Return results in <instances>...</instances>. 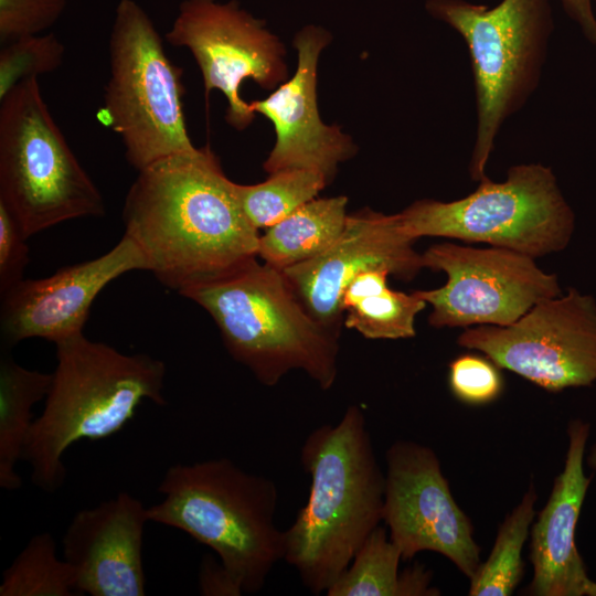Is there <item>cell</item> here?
Masks as SVG:
<instances>
[{
  "label": "cell",
  "mask_w": 596,
  "mask_h": 596,
  "mask_svg": "<svg viewBox=\"0 0 596 596\" xmlns=\"http://www.w3.org/2000/svg\"><path fill=\"white\" fill-rule=\"evenodd\" d=\"M123 221L147 272L179 294L257 257L258 230L209 147L138 171Z\"/></svg>",
  "instance_id": "6da1fadb"
},
{
  "label": "cell",
  "mask_w": 596,
  "mask_h": 596,
  "mask_svg": "<svg viewBox=\"0 0 596 596\" xmlns=\"http://www.w3.org/2000/svg\"><path fill=\"white\" fill-rule=\"evenodd\" d=\"M300 460L310 477L309 497L284 530V561L310 593L320 595L383 521L385 473L356 405L348 406L338 423L313 429Z\"/></svg>",
  "instance_id": "7a4b0ae2"
},
{
  "label": "cell",
  "mask_w": 596,
  "mask_h": 596,
  "mask_svg": "<svg viewBox=\"0 0 596 596\" xmlns=\"http://www.w3.org/2000/svg\"><path fill=\"white\" fill-rule=\"evenodd\" d=\"M55 345L52 383L22 458L31 466L33 483L50 493L65 480L63 456L73 444L118 433L146 401L166 404L163 361L123 353L83 332Z\"/></svg>",
  "instance_id": "3957f363"
},
{
  "label": "cell",
  "mask_w": 596,
  "mask_h": 596,
  "mask_svg": "<svg viewBox=\"0 0 596 596\" xmlns=\"http://www.w3.org/2000/svg\"><path fill=\"white\" fill-rule=\"evenodd\" d=\"M256 258L180 295L212 317L227 352L262 384L300 370L331 389L340 337L309 315L280 270Z\"/></svg>",
  "instance_id": "277c9868"
},
{
  "label": "cell",
  "mask_w": 596,
  "mask_h": 596,
  "mask_svg": "<svg viewBox=\"0 0 596 596\" xmlns=\"http://www.w3.org/2000/svg\"><path fill=\"white\" fill-rule=\"evenodd\" d=\"M151 522L185 532L210 547L244 594L259 592L285 554L275 514V482L228 458L178 464L164 472Z\"/></svg>",
  "instance_id": "5b68a950"
},
{
  "label": "cell",
  "mask_w": 596,
  "mask_h": 596,
  "mask_svg": "<svg viewBox=\"0 0 596 596\" xmlns=\"http://www.w3.org/2000/svg\"><path fill=\"white\" fill-rule=\"evenodd\" d=\"M435 19L465 41L476 98V135L469 163L475 181L486 167L504 121L539 85L554 30L550 0H501L493 7L467 0H427Z\"/></svg>",
  "instance_id": "8992f818"
},
{
  "label": "cell",
  "mask_w": 596,
  "mask_h": 596,
  "mask_svg": "<svg viewBox=\"0 0 596 596\" xmlns=\"http://www.w3.org/2000/svg\"><path fill=\"white\" fill-rule=\"evenodd\" d=\"M0 203L26 238L65 221L105 214L100 191L70 148L35 77L0 99Z\"/></svg>",
  "instance_id": "52a82bcc"
},
{
  "label": "cell",
  "mask_w": 596,
  "mask_h": 596,
  "mask_svg": "<svg viewBox=\"0 0 596 596\" xmlns=\"http://www.w3.org/2000/svg\"><path fill=\"white\" fill-rule=\"evenodd\" d=\"M109 78L98 120L120 136L140 171L196 149L183 111L182 68L168 57L152 20L135 0H120L109 35Z\"/></svg>",
  "instance_id": "ba28073f"
},
{
  "label": "cell",
  "mask_w": 596,
  "mask_h": 596,
  "mask_svg": "<svg viewBox=\"0 0 596 596\" xmlns=\"http://www.w3.org/2000/svg\"><path fill=\"white\" fill-rule=\"evenodd\" d=\"M413 240L443 236L486 243L533 258L563 251L575 230V214L555 174L542 163L508 170L502 182L488 177L465 198L418 200L397 213Z\"/></svg>",
  "instance_id": "9c48e42d"
},
{
  "label": "cell",
  "mask_w": 596,
  "mask_h": 596,
  "mask_svg": "<svg viewBox=\"0 0 596 596\" xmlns=\"http://www.w3.org/2000/svg\"><path fill=\"white\" fill-rule=\"evenodd\" d=\"M549 392L596 383V300L570 288L538 302L514 323L477 326L457 339Z\"/></svg>",
  "instance_id": "30bf717a"
},
{
  "label": "cell",
  "mask_w": 596,
  "mask_h": 596,
  "mask_svg": "<svg viewBox=\"0 0 596 596\" xmlns=\"http://www.w3.org/2000/svg\"><path fill=\"white\" fill-rule=\"evenodd\" d=\"M422 259L424 268L447 276L439 288L417 290L433 307L428 322L435 328L510 326L538 302L562 294L556 275L508 248L441 243Z\"/></svg>",
  "instance_id": "8fae6325"
},
{
  "label": "cell",
  "mask_w": 596,
  "mask_h": 596,
  "mask_svg": "<svg viewBox=\"0 0 596 596\" xmlns=\"http://www.w3.org/2000/svg\"><path fill=\"white\" fill-rule=\"evenodd\" d=\"M166 40L192 53L205 94L223 93L228 103L226 121L238 130L255 117L240 96L243 82L253 79L270 88L286 78L283 44L237 0H183Z\"/></svg>",
  "instance_id": "7c38bea8"
},
{
  "label": "cell",
  "mask_w": 596,
  "mask_h": 596,
  "mask_svg": "<svg viewBox=\"0 0 596 596\" xmlns=\"http://www.w3.org/2000/svg\"><path fill=\"white\" fill-rule=\"evenodd\" d=\"M385 460L383 521L402 558L435 552L471 578L481 564V547L436 453L421 443L401 439L389 447Z\"/></svg>",
  "instance_id": "4fadbf2b"
},
{
  "label": "cell",
  "mask_w": 596,
  "mask_h": 596,
  "mask_svg": "<svg viewBox=\"0 0 596 596\" xmlns=\"http://www.w3.org/2000/svg\"><path fill=\"white\" fill-rule=\"evenodd\" d=\"M415 240L404 233L397 214L364 209L348 215L336 242L319 256L280 270L309 315L340 337L342 296L360 273L384 268L408 281L424 268Z\"/></svg>",
  "instance_id": "5bb4252c"
},
{
  "label": "cell",
  "mask_w": 596,
  "mask_h": 596,
  "mask_svg": "<svg viewBox=\"0 0 596 596\" xmlns=\"http://www.w3.org/2000/svg\"><path fill=\"white\" fill-rule=\"evenodd\" d=\"M132 270H148L137 244L126 234L104 255L63 267L39 279H22L0 295L2 350L22 340L42 338L54 343L83 332L98 294Z\"/></svg>",
  "instance_id": "9a60e30c"
},
{
  "label": "cell",
  "mask_w": 596,
  "mask_h": 596,
  "mask_svg": "<svg viewBox=\"0 0 596 596\" xmlns=\"http://www.w3.org/2000/svg\"><path fill=\"white\" fill-rule=\"evenodd\" d=\"M330 41L321 28L309 25L294 40L298 66L294 76L264 99L249 103L254 113L274 125L276 142L264 169L270 174L286 169H311L330 182L338 163L352 156L351 139L338 127L322 123L317 107V64Z\"/></svg>",
  "instance_id": "2e32d148"
},
{
  "label": "cell",
  "mask_w": 596,
  "mask_h": 596,
  "mask_svg": "<svg viewBox=\"0 0 596 596\" xmlns=\"http://www.w3.org/2000/svg\"><path fill=\"white\" fill-rule=\"evenodd\" d=\"M148 508L128 492L78 511L62 539L79 595L143 596L142 541Z\"/></svg>",
  "instance_id": "e0dca14e"
},
{
  "label": "cell",
  "mask_w": 596,
  "mask_h": 596,
  "mask_svg": "<svg viewBox=\"0 0 596 596\" xmlns=\"http://www.w3.org/2000/svg\"><path fill=\"white\" fill-rule=\"evenodd\" d=\"M568 446L563 470L554 479L547 502L530 530L533 576L531 596H586L590 583L576 545V526L592 482L584 459L590 425L579 418L567 425Z\"/></svg>",
  "instance_id": "ac0fdd59"
},
{
  "label": "cell",
  "mask_w": 596,
  "mask_h": 596,
  "mask_svg": "<svg viewBox=\"0 0 596 596\" xmlns=\"http://www.w3.org/2000/svg\"><path fill=\"white\" fill-rule=\"evenodd\" d=\"M384 268L356 275L342 296L343 326L366 339H407L416 334L415 318L427 302L417 290L405 294L389 287Z\"/></svg>",
  "instance_id": "d6986e66"
},
{
  "label": "cell",
  "mask_w": 596,
  "mask_h": 596,
  "mask_svg": "<svg viewBox=\"0 0 596 596\" xmlns=\"http://www.w3.org/2000/svg\"><path fill=\"white\" fill-rule=\"evenodd\" d=\"M345 196L313 199L266 228L259 236L257 257L284 270L328 249L347 222Z\"/></svg>",
  "instance_id": "ffe728a7"
},
{
  "label": "cell",
  "mask_w": 596,
  "mask_h": 596,
  "mask_svg": "<svg viewBox=\"0 0 596 596\" xmlns=\"http://www.w3.org/2000/svg\"><path fill=\"white\" fill-rule=\"evenodd\" d=\"M400 549L384 528L377 526L363 542L352 562L328 588L327 596H435L432 573L415 564L398 571Z\"/></svg>",
  "instance_id": "44dd1931"
},
{
  "label": "cell",
  "mask_w": 596,
  "mask_h": 596,
  "mask_svg": "<svg viewBox=\"0 0 596 596\" xmlns=\"http://www.w3.org/2000/svg\"><path fill=\"white\" fill-rule=\"evenodd\" d=\"M52 373L29 370L18 364L9 351L0 358V487L20 489L22 479L17 471L35 418L33 406L45 398Z\"/></svg>",
  "instance_id": "7402d4cb"
},
{
  "label": "cell",
  "mask_w": 596,
  "mask_h": 596,
  "mask_svg": "<svg viewBox=\"0 0 596 596\" xmlns=\"http://www.w3.org/2000/svg\"><path fill=\"white\" fill-rule=\"evenodd\" d=\"M538 492L530 485L517 507L500 524L488 558L480 564L470 581V596H509L524 573L522 551L536 515Z\"/></svg>",
  "instance_id": "603a6c76"
},
{
  "label": "cell",
  "mask_w": 596,
  "mask_h": 596,
  "mask_svg": "<svg viewBox=\"0 0 596 596\" xmlns=\"http://www.w3.org/2000/svg\"><path fill=\"white\" fill-rule=\"evenodd\" d=\"M75 574L57 557L50 532L32 536L13 562L3 571L0 596H74Z\"/></svg>",
  "instance_id": "cb8c5ba5"
},
{
  "label": "cell",
  "mask_w": 596,
  "mask_h": 596,
  "mask_svg": "<svg viewBox=\"0 0 596 596\" xmlns=\"http://www.w3.org/2000/svg\"><path fill=\"white\" fill-rule=\"evenodd\" d=\"M328 183L319 171L286 169L270 173L257 184L235 183V191L246 217L259 230L273 226L316 199Z\"/></svg>",
  "instance_id": "d4e9b609"
},
{
  "label": "cell",
  "mask_w": 596,
  "mask_h": 596,
  "mask_svg": "<svg viewBox=\"0 0 596 596\" xmlns=\"http://www.w3.org/2000/svg\"><path fill=\"white\" fill-rule=\"evenodd\" d=\"M65 47L53 34H33L1 45L0 99L19 83L57 70Z\"/></svg>",
  "instance_id": "484cf974"
},
{
  "label": "cell",
  "mask_w": 596,
  "mask_h": 596,
  "mask_svg": "<svg viewBox=\"0 0 596 596\" xmlns=\"http://www.w3.org/2000/svg\"><path fill=\"white\" fill-rule=\"evenodd\" d=\"M499 369L488 358L460 355L449 364L450 390L459 401L469 405L491 403L503 390Z\"/></svg>",
  "instance_id": "4316f807"
},
{
  "label": "cell",
  "mask_w": 596,
  "mask_h": 596,
  "mask_svg": "<svg viewBox=\"0 0 596 596\" xmlns=\"http://www.w3.org/2000/svg\"><path fill=\"white\" fill-rule=\"evenodd\" d=\"M66 6L67 0H0L1 45L41 34L57 22Z\"/></svg>",
  "instance_id": "83f0119b"
},
{
  "label": "cell",
  "mask_w": 596,
  "mask_h": 596,
  "mask_svg": "<svg viewBox=\"0 0 596 596\" xmlns=\"http://www.w3.org/2000/svg\"><path fill=\"white\" fill-rule=\"evenodd\" d=\"M20 225L0 203V295L23 279L29 246Z\"/></svg>",
  "instance_id": "f1b7e54d"
},
{
  "label": "cell",
  "mask_w": 596,
  "mask_h": 596,
  "mask_svg": "<svg viewBox=\"0 0 596 596\" xmlns=\"http://www.w3.org/2000/svg\"><path fill=\"white\" fill-rule=\"evenodd\" d=\"M198 577L201 595L240 596L244 594L220 560L210 555L202 558Z\"/></svg>",
  "instance_id": "f546056e"
},
{
  "label": "cell",
  "mask_w": 596,
  "mask_h": 596,
  "mask_svg": "<svg viewBox=\"0 0 596 596\" xmlns=\"http://www.w3.org/2000/svg\"><path fill=\"white\" fill-rule=\"evenodd\" d=\"M566 14L577 24L586 40L596 46L594 0H560Z\"/></svg>",
  "instance_id": "4dcf8cb0"
},
{
  "label": "cell",
  "mask_w": 596,
  "mask_h": 596,
  "mask_svg": "<svg viewBox=\"0 0 596 596\" xmlns=\"http://www.w3.org/2000/svg\"><path fill=\"white\" fill-rule=\"evenodd\" d=\"M586 465L596 472V440L590 446L588 453L585 456Z\"/></svg>",
  "instance_id": "1f68e13d"
},
{
  "label": "cell",
  "mask_w": 596,
  "mask_h": 596,
  "mask_svg": "<svg viewBox=\"0 0 596 596\" xmlns=\"http://www.w3.org/2000/svg\"><path fill=\"white\" fill-rule=\"evenodd\" d=\"M586 596H596V582L590 581Z\"/></svg>",
  "instance_id": "d6a6232c"
},
{
  "label": "cell",
  "mask_w": 596,
  "mask_h": 596,
  "mask_svg": "<svg viewBox=\"0 0 596 596\" xmlns=\"http://www.w3.org/2000/svg\"><path fill=\"white\" fill-rule=\"evenodd\" d=\"M594 1H596V0H594Z\"/></svg>",
  "instance_id": "836d02e7"
}]
</instances>
